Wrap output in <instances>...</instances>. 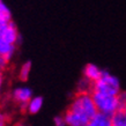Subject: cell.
Returning <instances> with one entry per match:
<instances>
[{
    "mask_svg": "<svg viewBox=\"0 0 126 126\" xmlns=\"http://www.w3.org/2000/svg\"><path fill=\"white\" fill-rule=\"evenodd\" d=\"M118 98H119V102H120V109H122L123 105L126 103V92L120 90V93L118 94Z\"/></svg>",
    "mask_w": 126,
    "mask_h": 126,
    "instance_id": "cell-17",
    "label": "cell"
},
{
    "mask_svg": "<svg viewBox=\"0 0 126 126\" xmlns=\"http://www.w3.org/2000/svg\"><path fill=\"white\" fill-rule=\"evenodd\" d=\"M12 13L11 9L7 7V5L0 1V27L7 24L9 21H12Z\"/></svg>",
    "mask_w": 126,
    "mask_h": 126,
    "instance_id": "cell-11",
    "label": "cell"
},
{
    "mask_svg": "<svg viewBox=\"0 0 126 126\" xmlns=\"http://www.w3.org/2000/svg\"><path fill=\"white\" fill-rule=\"evenodd\" d=\"M19 37H20V34L17 31V27H16L15 22L13 20L9 21L7 24L0 27V38H4L5 41L16 45Z\"/></svg>",
    "mask_w": 126,
    "mask_h": 126,
    "instance_id": "cell-4",
    "label": "cell"
},
{
    "mask_svg": "<svg viewBox=\"0 0 126 126\" xmlns=\"http://www.w3.org/2000/svg\"><path fill=\"white\" fill-rule=\"evenodd\" d=\"M120 110H123V111H124V112H125V113H126V103L124 104V105H123V108H122V109H120Z\"/></svg>",
    "mask_w": 126,
    "mask_h": 126,
    "instance_id": "cell-20",
    "label": "cell"
},
{
    "mask_svg": "<svg viewBox=\"0 0 126 126\" xmlns=\"http://www.w3.org/2000/svg\"><path fill=\"white\" fill-rule=\"evenodd\" d=\"M8 61H9V60H8L7 58L2 57V56H0V72H2L4 69L7 68Z\"/></svg>",
    "mask_w": 126,
    "mask_h": 126,
    "instance_id": "cell-16",
    "label": "cell"
},
{
    "mask_svg": "<svg viewBox=\"0 0 126 126\" xmlns=\"http://www.w3.org/2000/svg\"><path fill=\"white\" fill-rule=\"evenodd\" d=\"M43 107V97L42 96H32L31 99L28 102V110L27 112L30 115L38 113Z\"/></svg>",
    "mask_w": 126,
    "mask_h": 126,
    "instance_id": "cell-10",
    "label": "cell"
},
{
    "mask_svg": "<svg viewBox=\"0 0 126 126\" xmlns=\"http://www.w3.org/2000/svg\"><path fill=\"white\" fill-rule=\"evenodd\" d=\"M68 110L81 113L92 118L93 116L97 112L95 101L93 98L90 92H79L72 99V103L69 104Z\"/></svg>",
    "mask_w": 126,
    "mask_h": 126,
    "instance_id": "cell-1",
    "label": "cell"
},
{
    "mask_svg": "<svg viewBox=\"0 0 126 126\" xmlns=\"http://www.w3.org/2000/svg\"><path fill=\"white\" fill-rule=\"evenodd\" d=\"M53 124L56 126H65L66 125L65 117L64 116H56L53 118Z\"/></svg>",
    "mask_w": 126,
    "mask_h": 126,
    "instance_id": "cell-15",
    "label": "cell"
},
{
    "mask_svg": "<svg viewBox=\"0 0 126 126\" xmlns=\"http://www.w3.org/2000/svg\"><path fill=\"white\" fill-rule=\"evenodd\" d=\"M31 67H32V64H31L30 60L23 63L22 66H21V68H20V71H19V80L20 81H22V82L28 81L29 75H30V72H31Z\"/></svg>",
    "mask_w": 126,
    "mask_h": 126,
    "instance_id": "cell-12",
    "label": "cell"
},
{
    "mask_svg": "<svg viewBox=\"0 0 126 126\" xmlns=\"http://www.w3.org/2000/svg\"><path fill=\"white\" fill-rule=\"evenodd\" d=\"M89 126H112L111 115H108L102 111H97L90 118Z\"/></svg>",
    "mask_w": 126,
    "mask_h": 126,
    "instance_id": "cell-7",
    "label": "cell"
},
{
    "mask_svg": "<svg viewBox=\"0 0 126 126\" xmlns=\"http://www.w3.org/2000/svg\"><path fill=\"white\" fill-rule=\"evenodd\" d=\"M16 47L17 46L15 44H12V43L5 41L4 38H0V56L7 58L8 60H11L13 56L15 54Z\"/></svg>",
    "mask_w": 126,
    "mask_h": 126,
    "instance_id": "cell-9",
    "label": "cell"
},
{
    "mask_svg": "<svg viewBox=\"0 0 126 126\" xmlns=\"http://www.w3.org/2000/svg\"><path fill=\"white\" fill-rule=\"evenodd\" d=\"M0 1H1V0H0Z\"/></svg>",
    "mask_w": 126,
    "mask_h": 126,
    "instance_id": "cell-21",
    "label": "cell"
},
{
    "mask_svg": "<svg viewBox=\"0 0 126 126\" xmlns=\"http://www.w3.org/2000/svg\"><path fill=\"white\" fill-rule=\"evenodd\" d=\"M112 118V126H126V113L123 110L116 111L111 116Z\"/></svg>",
    "mask_w": 126,
    "mask_h": 126,
    "instance_id": "cell-13",
    "label": "cell"
},
{
    "mask_svg": "<svg viewBox=\"0 0 126 126\" xmlns=\"http://www.w3.org/2000/svg\"><path fill=\"white\" fill-rule=\"evenodd\" d=\"M12 99L16 102V103H28L31 99V97L34 96L32 90L28 87H17L15 89H13V92L11 94Z\"/></svg>",
    "mask_w": 126,
    "mask_h": 126,
    "instance_id": "cell-6",
    "label": "cell"
},
{
    "mask_svg": "<svg viewBox=\"0 0 126 126\" xmlns=\"http://www.w3.org/2000/svg\"><path fill=\"white\" fill-rule=\"evenodd\" d=\"M2 86H4V75H2V72H0V95H1Z\"/></svg>",
    "mask_w": 126,
    "mask_h": 126,
    "instance_id": "cell-19",
    "label": "cell"
},
{
    "mask_svg": "<svg viewBox=\"0 0 126 126\" xmlns=\"http://www.w3.org/2000/svg\"><path fill=\"white\" fill-rule=\"evenodd\" d=\"M64 117H65V122L67 126H89V122H90L89 117L71 110L66 111Z\"/></svg>",
    "mask_w": 126,
    "mask_h": 126,
    "instance_id": "cell-5",
    "label": "cell"
},
{
    "mask_svg": "<svg viewBox=\"0 0 126 126\" xmlns=\"http://www.w3.org/2000/svg\"><path fill=\"white\" fill-rule=\"evenodd\" d=\"M78 90L79 92H90L93 90V82L90 80H88L87 78H82L79 83H78Z\"/></svg>",
    "mask_w": 126,
    "mask_h": 126,
    "instance_id": "cell-14",
    "label": "cell"
},
{
    "mask_svg": "<svg viewBox=\"0 0 126 126\" xmlns=\"http://www.w3.org/2000/svg\"><path fill=\"white\" fill-rule=\"evenodd\" d=\"M7 122H8L7 116L2 113V112H0V126H5L7 124Z\"/></svg>",
    "mask_w": 126,
    "mask_h": 126,
    "instance_id": "cell-18",
    "label": "cell"
},
{
    "mask_svg": "<svg viewBox=\"0 0 126 126\" xmlns=\"http://www.w3.org/2000/svg\"><path fill=\"white\" fill-rule=\"evenodd\" d=\"M120 90L122 89H120L119 79L105 69H103V73L98 80L93 82L92 92H99L109 95H118Z\"/></svg>",
    "mask_w": 126,
    "mask_h": 126,
    "instance_id": "cell-2",
    "label": "cell"
},
{
    "mask_svg": "<svg viewBox=\"0 0 126 126\" xmlns=\"http://www.w3.org/2000/svg\"><path fill=\"white\" fill-rule=\"evenodd\" d=\"M103 73V69H101L97 65L95 64H87L83 68V77L87 78L88 80H90L92 82H95L101 78Z\"/></svg>",
    "mask_w": 126,
    "mask_h": 126,
    "instance_id": "cell-8",
    "label": "cell"
},
{
    "mask_svg": "<svg viewBox=\"0 0 126 126\" xmlns=\"http://www.w3.org/2000/svg\"><path fill=\"white\" fill-rule=\"evenodd\" d=\"M92 95L98 111L112 116L116 111L120 110V102H119L118 95H109L99 92H92Z\"/></svg>",
    "mask_w": 126,
    "mask_h": 126,
    "instance_id": "cell-3",
    "label": "cell"
}]
</instances>
